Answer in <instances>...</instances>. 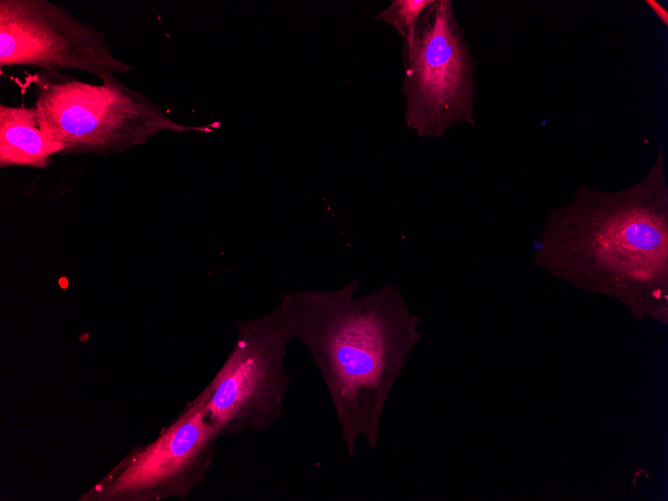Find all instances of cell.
Listing matches in <instances>:
<instances>
[{"mask_svg":"<svg viewBox=\"0 0 668 501\" xmlns=\"http://www.w3.org/2000/svg\"><path fill=\"white\" fill-rule=\"evenodd\" d=\"M353 279L335 290L283 293L273 312L311 356L328 390L351 458L375 449L395 383L421 341L420 318L394 283L356 296Z\"/></svg>","mask_w":668,"mask_h":501,"instance_id":"6da1fadb","label":"cell"},{"mask_svg":"<svg viewBox=\"0 0 668 501\" xmlns=\"http://www.w3.org/2000/svg\"><path fill=\"white\" fill-rule=\"evenodd\" d=\"M541 259L589 263L647 280L666 267L668 187L662 145L637 183L605 192L581 186L548 212Z\"/></svg>","mask_w":668,"mask_h":501,"instance_id":"7a4b0ae2","label":"cell"},{"mask_svg":"<svg viewBox=\"0 0 668 501\" xmlns=\"http://www.w3.org/2000/svg\"><path fill=\"white\" fill-rule=\"evenodd\" d=\"M100 80L101 84H91L47 72L33 79L38 126L65 145L64 153L115 154L144 144L161 131H209L172 120L114 73Z\"/></svg>","mask_w":668,"mask_h":501,"instance_id":"3957f363","label":"cell"},{"mask_svg":"<svg viewBox=\"0 0 668 501\" xmlns=\"http://www.w3.org/2000/svg\"><path fill=\"white\" fill-rule=\"evenodd\" d=\"M404 123L420 138H441L476 123L478 62L451 0H434L402 42Z\"/></svg>","mask_w":668,"mask_h":501,"instance_id":"277c9868","label":"cell"},{"mask_svg":"<svg viewBox=\"0 0 668 501\" xmlns=\"http://www.w3.org/2000/svg\"><path fill=\"white\" fill-rule=\"evenodd\" d=\"M233 324L230 353L194 397L220 437L270 429L291 386L285 359L292 338L282 320L272 311Z\"/></svg>","mask_w":668,"mask_h":501,"instance_id":"5b68a950","label":"cell"},{"mask_svg":"<svg viewBox=\"0 0 668 501\" xmlns=\"http://www.w3.org/2000/svg\"><path fill=\"white\" fill-rule=\"evenodd\" d=\"M219 437L193 398L153 441L130 449L77 501L184 500L205 479Z\"/></svg>","mask_w":668,"mask_h":501,"instance_id":"8992f818","label":"cell"},{"mask_svg":"<svg viewBox=\"0 0 668 501\" xmlns=\"http://www.w3.org/2000/svg\"><path fill=\"white\" fill-rule=\"evenodd\" d=\"M81 70L99 79L134 65L116 57L104 32L48 0H0V67Z\"/></svg>","mask_w":668,"mask_h":501,"instance_id":"52a82bcc","label":"cell"},{"mask_svg":"<svg viewBox=\"0 0 668 501\" xmlns=\"http://www.w3.org/2000/svg\"><path fill=\"white\" fill-rule=\"evenodd\" d=\"M64 144L50 139L38 126L34 106L0 104V166L45 168Z\"/></svg>","mask_w":668,"mask_h":501,"instance_id":"ba28073f","label":"cell"},{"mask_svg":"<svg viewBox=\"0 0 668 501\" xmlns=\"http://www.w3.org/2000/svg\"><path fill=\"white\" fill-rule=\"evenodd\" d=\"M434 0H393L375 19L392 27L402 42L412 37L424 12Z\"/></svg>","mask_w":668,"mask_h":501,"instance_id":"9c48e42d","label":"cell"}]
</instances>
